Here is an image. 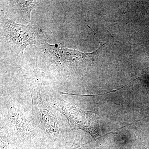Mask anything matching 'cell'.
Listing matches in <instances>:
<instances>
[{
  "label": "cell",
  "instance_id": "cell-1",
  "mask_svg": "<svg viewBox=\"0 0 149 149\" xmlns=\"http://www.w3.org/2000/svg\"><path fill=\"white\" fill-rule=\"evenodd\" d=\"M32 101V114L35 125L53 141L60 140L65 136L63 125L56 110L52 106L43 90L40 70L35 80L28 85Z\"/></svg>",
  "mask_w": 149,
  "mask_h": 149
},
{
  "label": "cell",
  "instance_id": "cell-2",
  "mask_svg": "<svg viewBox=\"0 0 149 149\" xmlns=\"http://www.w3.org/2000/svg\"><path fill=\"white\" fill-rule=\"evenodd\" d=\"M1 128L13 139L33 140L37 137V131L22 110L7 94L1 95Z\"/></svg>",
  "mask_w": 149,
  "mask_h": 149
},
{
  "label": "cell",
  "instance_id": "cell-3",
  "mask_svg": "<svg viewBox=\"0 0 149 149\" xmlns=\"http://www.w3.org/2000/svg\"><path fill=\"white\" fill-rule=\"evenodd\" d=\"M48 97L52 106L66 118L71 128L85 131L95 139L98 138V119L94 112L77 108L58 96L48 95Z\"/></svg>",
  "mask_w": 149,
  "mask_h": 149
},
{
  "label": "cell",
  "instance_id": "cell-4",
  "mask_svg": "<svg viewBox=\"0 0 149 149\" xmlns=\"http://www.w3.org/2000/svg\"><path fill=\"white\" fill-rule=\"evenodd\" d=\"M1 36L15 49L23 54L24 49L29 45L37 44L41 36L30 24L27 25L17 24L9 19L1 10Z\"/></svg>",
  "mask_w": 149,
  "mask_h": 149
},
{
  "label": "cell",
  "instance_id": "cell-5",
  "mask_svg": "<svg viewBox=\"0 0 149 149\" xmlns=\"http://www.w3.org/2000/svg\"><path fill=\"white\" fill-rule=\"evenodd\" d=\"M100 46L97 49L92 53H83L78 49H70L64 47L62 44L51 45L46 43V51L52 58L59 63L68 62L78 63L84 60H91L92 63L95 61V57L102 50L106 44H102L99 39Z\"/></svg>",
  "mask_w": 149,
  "mask_h": 149
},
{
  "label": "cell",
  "instance_id": "cell-6",
  "mask_svg": "<svg viewBox=\"0 0 149 149\" xmlns=\"http://www.w3.org/2000/svg\"><path fill=\"white\" fill-rule=\"evenodd\" d=\"M13 2L15 10L26 22H31L30 13L36 7L37 1H15Z\"/></svg>",
  "mask_w": 149,
  "mask_h": 149
},
{
  "label": "cell",
  "instance_id": "cell-7",
  "mask_svg": "<svg viewBox=\"0 0 149 149\" xmlns=\"http://www.w3.org/2000/svg\"><path fill=\"white\" fill-rule=\"evenodd\" d=\"M75 149H89L87 148H84V147H81V148H76Z\"/></svg>",
  "mask_w": 149,
  "mask_h": 149
}]
</instances>
